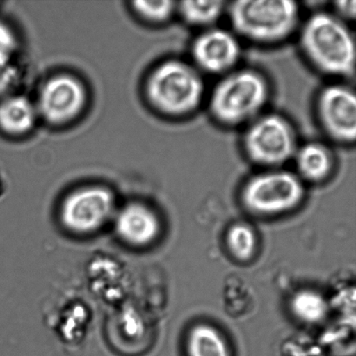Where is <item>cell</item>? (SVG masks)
Listing matches in <instances>:
<instances>
[{
    "label": "cell",
    "mask_w": 356,
    "mask_h": 356,
    "mask_svg": "<svg viewBox=\"0 0 356 356\" xmlns=\"http://www.w3.org/2000/svg\"><path fill=\"white\" fill-rule=\"evenodd\" d=\"M192 64L201 73L222 76L237 68L241 58L238 36L214 26L202 31L192 42Z\"/></svg>",
    "instance_id": "obj_9"
},
{
    "label": "cell",
    "mask_w": 356,
    "mask_h": 356,
    "mask_svg": "<svg viewBox=\"0 0 356 356\" xmlns=\"http://www.w3.org/2000/svg\"><path fill=\"white\" fill-rule=\"evenodd\" d=\"M145 92L149 104L160 113L184 118L204 102L205 85L202 73L191 62L169 59L153 70Z\"/></svg>",
    "instance_id": "obj_3"
},
{
    "label": "cell",
    "mask_w": 356,
    "mask_h": 356,
    "mask_svg": "<svg viewBox=\"0 0 356 356\" xmlns=\"http://www.w3.org/2000/svg\"><path fill=\"white\" fill-rule=\"evenodd\" d=\"M177 3L172 0L158 1H135L132 8L142 19L152 24H163L177 13Z\"/></svg>",
    "instance_id": "obj_18"
},
{
    "label": "cell",
    "mask_w": 356,
    "mask_h": 356,
    "mask_svg": "<svg viewBox=\"0 0 356 356\" xmlns=\"http://www.w3.org/2000/svg\"><path fill=\"white\" fill-rule=\"evenodd\" d=\"M294 315L302 322L316 323L323 320L327 313V303L319 293L308 289L296 293L291 301Z\"/></svg>",
    "instance_id": "obj_16"
},
{
    "label": "cell",
    "mask_w": 356,
    "mask_h": 356,
    "mask_svg": "<svg viewBox=\"0 0 356 356\" xmlns=\"http://www.w3.org/2000/svg\"><path fill=\"white\" fill-rule=\"evenodd\" d=\"M17 47V40L13 31L6 24L0 22V54L10 56Z\"/></svg>",
    "instance_id": "obj_20"
},
{
    "label": "cell",
    "mask_w": 356,
    "mask_h": 356,
    "mask_svg": "<svg viewBox=\"0 0 356 356\" xmlns=\"http://www.w3.org/2000/svg\"><path fill=\"white\" fill-rule=\"evenodd\" d=\"M227 3L220 0H186L177 3V13L188 26L204 31L216 26L226 14Z\"/></svg>",
    "instance_id": "obj_14"
},
{
    "label": "cell",
    "mask_w": 356,
    "mask_h": 356,
    "mask_svg": "<svg viewBox=\"0 0 356 356\" xmlns=\"http://www.w3.org/2000/svg\"><path fill=\"white\" fill-rule=\"evenodd\" d=\"M305 193L301 178L282 167L264 169L251 177L243 188L242 200L257 214L277 215L296 208Z\"/></svg>",
    "instance_id": "obj_6"
},
{
    "label": "cell",
    "mask_w": 356,
    "mask_h": 356,
    "mask_svg": "<svg viewBox=\"0 0 356 356\" xmlns=\"http://www.w3.org/2000/svg\"><path fill=\"white\" fill-rule=\"evenodd\" d=\"M10 58V56L0 54V99L6 96L17 79V71Z\"/></svg>",
    "instance_id": "obj_19"
},
{
    "label": "cell",
    "mask_w": 356,
    "mask_h": 356,
    "mask_svg": "<svg viewBox=\"0 0 356 356\" xmlns=\"http://www.w3.org/2000/svg\"><path fill=\"white\" fill-rule=\"evenodd\" d=\"M299 145L294 127L277 113H263L245 127L243 152L264 169L282 168L291 161Z\"/></svg>",
    "instance_id": "obj_5"
},
{
    "label": "cell",
    "mask_w": 356,
    "mask_h": 356,
    "mask_svg": "<svg viewBox=\"0 0 356 356\" xmlns=\"http://www.w3.org/2000/svg\"><path fill=\"white\" fill-rule=\"evenodd\" d=\"M86 100V90L78 79L68 74L54 76L44 83L38 94V116L51 124H65L79 116Z\"/></svg>",
    "instance_id": "obj_10"
},
{
    "label": "cell",
    "mask_w": 356,
    "mask_h": 356,
    "mask_svg": "<svg viewBox=\"0 0 356 356\" xmlns=\"http://www.w3.org/2000/svg\"><path fill=\"white\" fill-rule=\"evenodd\" d=\"M115 232L128 245L143 248L154 243L161 232V223L152 208L141 202H131L117 211Z\"/></svg>",
    "instance_id": "obj_11"
},
{
    "label": "cell",
    "mask_w": 356,
    "mask_h": 356,
    "mask_svg": "<svg viewBox=\"0 0 356 356\" xmlns=\"http://www.w3.org/2000/svg\"><path fill=\"white\" fill-rule=\"evenodd\" d=\"M292 161L295 172L303 181L319 183L332 174L336 161L332 152L325 145L318 142H309L299 145Z\"/></svg>",
    "instance_id": "obj_12"
},
{
    "label": "cell",
    "mask_w": 356,
    "mask_h": 356,
    "mask_svg": "<svg viewBox=\"0 0 356 356\" xmlns=\"http://www.w3.org/2000/svg\"><path fill=\"white\" fill-rule=\"evenodd\" d=\"M38 113L36 104L26 97L6 96L0 99V131L22 136L33 130Z\"/></svg>",
    "instance_id": "obj_13"
},
{
    "label": "cell",
    "mask_w": 356,
    "mask_h": 356,
    "mask_svg": "<svg viewBox=\"0 0 356 356\" xmlns=\"http://www.w3.org/2000/svg\"><path fill=\"white\" fill-rule=\"evenodd\" d=\"M300 44L309 62L323 74L352 78L355 41L348 24L333 13L317 12L302 24Z\"/></svg>",
    "instance_id": "obj_1"
},
{
    "label": "cell",
    "mask_w": 356,
    "mask_h": 356,
    "mask_svg": "<svg viewBox=\"0 0 356 356\" xmlns=\"http://www.w3.org/2000/svg\"><path fill=\"white\" fill-rule=\"evenodd\" d=\"M116 202L109 188L99 185L72 191L62 202L59 219L76 236L93 235L113 221Z\"/></svg>",
    "instance_id": "obj_7"
},
{
    "label": "cell",
    "mask_w": 356,
    "mask_h": 356,
    "mask_svg": "<svg viewBox=\"0 0 356 356\" xmlns=\"http://www.w3.org/2000/svg\"><path fill=\"white\" fill-rule=\"evenodd\" d=\"M226 14L237 36L261 44L287 40L300 23L293 0H236L227 3Z\"/></svg>",
    "instance_id": "obj_4"
},
{
    "label": "cell",
    "mask_w": 356,
    "mask_h": 356,
    "mask_svg": "<svg viewBox=\"0 0 356 356\" xmlns=\"http://www.w3.org/2000/svg\"><path fill=\"white\" fill-rule=\"evenodd\" d=\"M344 22L354 20L356 15V2L355 0H340L334 3L332 12Z\"/></svg>",
    "instance_id": "obj_21"
},
{
    "label": "cell",
    "mask_w": 356,
    "mask_h": 356,
    "mask_svg": "<svg viewBox=\"0 0 356 356\" xmlns=\"http://www.w3.org/2000/svg\"><path fill=\"white\" fill-rule=\"evenodd\" d=\"M316 106L320 125L329 138L339 144H353L356 138L354 90L343 83L324 87L317 97Z\"/></svg>",
    "instance_id": "obj_8"
},
{
    "label": "cell",
    "mask_w": 356,
    "mask_h": 356,
    "mask_svg": "<svg viewBox=\"0 0 356 356\" xmlns=\"http://www.w3.org/2000/svg\"><path fill=\"white\" fill-rule=\"evenodd\" d=\"M226 241L230 252L241 261L249 260L256 250V234L250 227L243 223L230 227Z\"/></svg>",
    "instance_id": "obj_17"
},
{
    "label": "cell",
    "mask_w": 356,
    "mask_h": 356,
    "mask_svg": "<svg viewBox=\"0 0 356 356\" xmlns=\"http://www.w3.org/2000/svg\"><path fill=\"white\" fill-rule=\"evenodd\" d=\"M270 83L252 68H236L220 76L209 94L211 117L225 127H244L264 113L270 99Z\"/></svg>",
    "instance_id": "obj_2"
},
{
    "label": "cell",
    "mask_w": 356,
    "mask_h": 356,
    "mask_svg": "<svg viewBox=\"0 0 356 356\" xmlns=\"http://www.w3.org/2000/svg\"><path fill=\"white\" fill-rule=\"evenodd\" d=\"M188 356H230L222 334L212 326L199 324L188 334Z\"/></svg>",
    "instance_id": "obj_15"
}]
</instances>
